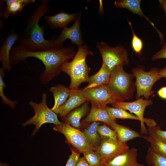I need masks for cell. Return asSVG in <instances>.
Masks as SVG:
<instances>
[{
    "mask_svg": "<svg viewBox=\"0 0 166 166\" xmlns=\"http://www.w3.org/2000/svg\"><path fill=\"white\" fill-rule=\"evenodd\" d=\"M129 147L126 143L119 140L101 139L99 146L96 151L101 155L104 164L116 156L126 151Z\"/></svg>",
    "mask_w": 166,
    "mask_h": 166,
    "instance_id": "cell-12",
    "label": "cell"
},
{
    "mask_svg": "<svg viewBox=\"0 0 166 166\" xmlns=\"http://www.w3.org/2000/svg\"><path fill=\"white\" fill-rule=\"evenodd\" d=\"M157 93L160 97L166 100V87L161 88L158 91Z\"/></svg>",
    "mask_w": 166,
    "mask_h": 166,
    "instance_id": "cell-35",
    "label": "cell"
},
{
    "mask_svg": "<svg viewBox=\"0 0 166 166\" xmlns=\"http://www.w3.org/2000/svg\"><path fill=\"white\" fill-rule=\"evenodd\" d=\"M160 6H161L164 10L166 17V0H159Z\"/></svg>",
    "mask_w": 166,
    "mask_h": 166,
    "instance_id": "cell-37",
    "label": "cell"
},
{
    "mask_svg": "<svg viewBox=\"0 0 166 166\" xmlns=\"http://www.w3.org/2000/svg\"><path fill=\"white\" fill-rule=\"evenodd\" d=\"M79 90L87 101L97 108H105L108 104H112L125 100L111 91L107 85L86 89H79Z\"/></svg>",
    "mask_w": 166,
    "mask_h": 166,
    "instance_id": "cell-6",
    "label": "cell"
},
{
    "mask_svg": "<svg viewBox=\"0 0 166 166\" xmlns=\"http://www.w3.org/2000/svg\"><path fill=\"white\" fill-rule=\"evenodd\" d=\"M145 159L149 165L166 166V157L159 154L151 146L148 150Z\"/></svg>",
    "mask_w": 166,
    "mask_h": 166,
    "instance_id": "cell-25",
    "label": "cell"
},
{
    "mask_svg": "<svg viewBox=\"0 0 166 166\" xmlns=\"http://www.w3.org/2000/svg\"><path fill=\"white\" fill-rule=\"evenodd\" d=\"M134 75L125 72L123 66L115 67L111 70L109 81L107 85L113 92L124 100L132 97L135 86L132 82Z\"/></svg>",
    "mask_w": 166,
    "mask_h": 166,
    "instance_id": "cell-4",
    "label": "cell"
},
{
    "mask_svg": "<svg viewBox=\"0 0 166 166\" xmlns=\"http://www.w3.org/2000/svg\"><path fill=\"white\" fill-rule=\"evenodd\" d=\"M70 147L71 153L69 156L65 166H76L80 158V153L70 145Z\"/></svg>",
    "mask_w": 166,
    "mask_h": 166,
    "instance_id": "cell-33",
    "label": "cell"
},
{
    "mask_svg": "<svg viewBox=\"0 0 166 166\" xmlns=\"http://www.w3.org/2000/svg\"><path fill=\"white\" fill-rule=\"evenodd\" d=\"M142 137L149 143L150 146L155 151L166 157V143L156 140L147 135H142Z\"/></svg>",
    "mask_w": 166,
    "mask_h": 166,
    "instance_id": "cell-29",
    "label": "cell"
},
{
    "mask_svg": "<svg viewBox=\"0 0 166 166\" xmlns=\"http://www.w3.org/2000/svg\"><path fill=\"white\" fill-rule=\"evenodd\" d=\"M84 157L90 166H104L101 154L96 150H89L83 153Z\"/></svg>",
    "mask_w": 166,
    "mask_h": 166,
    "instance_id": "cell-27",
    "label": "cell"
},
{
    "mask_svg": "<svg viewBox=\"0 0 166 166\" xmlns=\"http://www.w3.org/2000/svg\"><path fill=\"white\" fill-rule=\"evenodd\" d=\"M6 6L4 9L3 14L7 19L12 14H17L24 6L35 2V0H5Z\"/></svg>",
    "mask_w": 166,
    "mask_h": 166,
    "instance_id": "cell-23",
    "label": "cell"
},
{
    "mask_svg": "<svg viewBox=\"0 0 166 166\" xmlns=\"http://www.w3.org/2000/svg\"><path fill=\"white\" fill-rule=\"evenodd\" d=\"M76 52L71 46L36 51H29L16 46L11 49L10 58L13 65L17 64L21 61L26 62V59L29 57L39 59L45 66V69L39 76V80L41 83L46 84L59 75L62 65L73 58Z\"/></svg>",
    "mask_w": 166,
    "mask_h": 166,
    "instance_id": "cell-1",
    "label": "cell"
},
{
    "mask_svg": "<svg viewBox=\"0 0 166 166\" xmlns=\"http://www.w3.org/2000/svg\"><path fill=\"white\" fill-rule=\"evenodd\" d=\"M96 47L104 63L111 70L116 66L127 65L129 62L127 51L123 46H110L104 42H97Z\"/></svg>",
    "mask_w": 166,
    "mask_h": 166,
    "instance_id": "cell-8",
    "label": "cell"
},
{
    "mask_svg": "<svg viewBox=\"0 0 166 166\" xmlns=\"http://www.w3.org/2000/svg\"><path fill=\"white\" fill-rule=\"evenodd\" d=\"M108 126L104 124L98 126L97 130L101 139L118 140L116 132Z\"/></svg>",
    "mask_w": 166,
    "mask_h": 166,
    "instance_id": "cell-30",
    "label": "cell"
},
{
    "mask_svg": "<svg viewBox=\"0 0 166 166\" xmlns=\"http://www.w3.org/2000/svg\"><path fill=\"white\" fill-rule=\"evenodd\" d=\"M161 58L166 59V42L163 43L161 49L154 54L152 58L153 61Z\"/></svg>",
    "mask_w": 166,
    "mask_h": 166,
    "instance_id": "cell-34",
    "label": "cell"
},
{
    "mask_svg": "<svg viewBox=\"0 0 166 166\" xmlns=\"http://www.w3.org/2000/svg\"><path fill=\"white\" fill-rule=\"evenodd\" d=\"M87 100L81 93L79 89H71L70 96L65 102L58 109L57 114L61 118L69 113L80 106Z\"/></svg>",
    "mask_w": 166,
    "mask_h": 166,
    "instance_id": "cell-16",
    "label": "cell"
},
{
    "mask_svg": "<svg viewBox=\"0 0 166 166\" xmlns=\"http://www.w3.org/2000/svg\"><path fill=\"white\" fill-rule=\"evenodd\" d=\"M47 94L43 93L42 95V100L40 103L33 101L29 103L30 105L34 111L35 115L25 122L22 124L23 126L33 124L35 128L33 132L32 136L34 135L43 124L49 123L55 125L60 124L62 122L58 119L57 114L49 109L47 105Z\"/></svg>",
    "mask_w": 166,
    "mask_h": 166,
    "instance_id": "cell-5",
    "label": "cell"
},
{
    "mask_svg": "<svg viewBox=\"0 0 166 166\" xmlns=\"http://www.w3.org/2000/svg\"><path fill=\"white\" fill-rule=\"evenodd\" d=\"M132 72L136 78V98L138 99L144 96L146 99H148L152 93L151 90L153 85L161 78L159 70L154 67L149 71L146 72L144 71L142 66H138L133 69Z\"/></svg>",
    "mask_w": 166,
    "mask_h": 166,
    "instance_id": "cell-7",
    "label": "cell"
},
{
    "mask_svg": "<svg viewBox=\"0 0 166 166\" xmlns=\"http://www.w3.org/2000/svg\"><path fill=\"white\" fill-rule=\"evenodd\" d=\"M49 91L53 94L54 99V105L51 109L57 113L59 108L69 98L71 89L59 84L50 87Z\"/></svg>",
    "mask_w": 166,
    "mask_h": 166,
    "instance_id": "cell-21",
    "label": "cell"
},
{
    "mask_svg": "<svg viewBox=\"0 0 166 166\" xmlns=\"http://www.w3.org/2000/svg\"><path fill=\"white\" fill-rule=\"evenodd\" d=\"M0 166H10L8 164L5 163L0 162Z\"/></svg>",
    "mask_w": 166,
    "mask_h": 166,
    "instance_id": "cell-39",
    "label": "cell"
},
{
    "mask_svg": "<svg viewBox=\"0 0 166 166\" xmlns=\"http://www.w3.org/2000/svg\"><path fill=\"white\" fill-rule=\"evenodd\" d=\"M147 130L149 136L156 140L166 143V131L161 129L157 125L148 126Z\"/></svg>",
    "mask_w": 166,
    "mask_h": 166,
    "instance_id": "cell-31",
    "label": "cell"
},
{
    "mask_svg": "<svg viewBox=\"0 0 166 166\" xmlns=\"http://www.w3.org/2000/svg\"><path fill=\"white\" fill-rule=\"evenodd\" d=\"M89 101H86L80 106L72 111L61 118L64 122L76 128L79 129L81 126V120L86 115L90 110Z\"/></svg>",
    "mask_w": 166,
    "mask_h": 166,
    "instance_id": "cell-18",
    "label": "cell"
},
{
    "mask_svg": "<svg viewBox=\"0 0 166 166\" xmlns=\"http://www.w3.org/2000/svg\"><path fill=\"white\" fill-rule=\"evenodd\" d=\"M4 69L3 67L0 68V96L2 101L4 104L8 105L12 109L16 107L18 102L13 101L8 99L4 93V89L6 87V85L4 81L5 75Z\"/></svg>",
    "mask_w": 166,
    "mask_h": 166,
    "instance_id": "cell-28",
    "label": "cell"
},
{
    "mask_svg": "<svg viewBox=\"0 0 166 166\" xmlns=\"http://www.w3.org/2000/svg\"><path fill=\"white\" fill-rule=\"evenodd\" d=\"M105 107L109 114L113 118L130 119L140 121V119L136 115L128 113L124 109L111 107L108 106H106Z\"/></svg>",
    "mask_w": 166,
    "mask_h": 166,
    "instance_id": "cell-26",
    "label": "cell"
},
{
    "mask_svg": "<svg viewBox=\"0 0 166 166\" xmlns=\"http://www.w3.org/2000/svg\"><path fill=\"white\" fill-rule=\"evenodd\" d=\"M152 103L151 100L144 99L139 98L135 101L130 102L121 101L112 104L113 107L121 108L129 111L137 116L140 122V132L142 134H148L147 129L144 124L146 123L148 126L157 125L156 122L153 119L144 118V112L146 108Z\"/></svg>",
    "mask_w": 166,
    "mask_h": 166,
    "instance_id": "cell-10",
    "label": "cell"
},
{
    "mask_svg": "<svg viewBox=\"0 0 166 166\" xmlns=\"http://www.w3.org/2000/svg\"><path fill=\"white\" fill-rule=\"evenodd\" d=\"M49 1L42 0V3L27 19L25 25L18 34V46L30 51L53 48L51 40H46L44 38V26L39 25L40 20L49 9L47 5Z\"/></svg>",
    "mask_w": 166,
    "mask_h": 166,
    "instance_id": "cell-2",
    "label": "cell"
},
{
    "mask_svg": "<svg viewBox=\"0 0 166 166\" xmlns=\"http://www.w3.org/2000/svg\"><path fill=\"white\" fill-rule=\"evenodd\" d=\"M80 19L81 16L71 26L64 27L59 36L51 39L53 48L62 47L63 43L67 39L70 40L72 43L76 44L78 47L82 45L83 40L80 28Z\"/></svg>",
    "mask_w": 166,
    "mask_h": 166,
    "instance_id": "cell-11",
    "label": "cell"
},
{
    "mask_svg": "<svg viewBox=\"0 0 166 166\" xmlns=\"http://www.w3.org/2000/svg\"><path fill=\"white\" fill-rule=\"evenodd\" d=\"M160 74L161 77H166V66L159 70Z\"/></svg>",
    "mask_w": 166,
    "mask_h": 166,
    "instance_id": "cell-38",
    "label": "cell"
},
{
    "mask_svg": "<svg viewBox=\"0 0 166 166\" xmlns=\"http://www.w3.org/2000/svg\"><path fill=\"white\" fill-rule=\"evenodd\" d=\"M140 0H120L114 2V5L117 8L127 9L133 14L143 17L148 20L158 33L160 40L163 39L164 36L155 27L154 23L144 14L140 6Z\"/></svg>",
    "mask_w": 166,
    "mask_h": 166,
    "instance_id": "cell-19",
    "label": "cell"
},
{
    "mask_svg": "<svg viewBox=\"0 0 166 166\" xmlns=\"http://www.w3.org/2000/svg\"><path fill=\"white\" fill-rule=\"evenodd\" d=\"M93 52L86 45L78 47L77 50L70 62L67 61L62 65L61 71L68 75L70 78L69 88L77 89L84 82H88L90 68L86 61V58L89 54L93 55Z\"/></svg>",
    "mask_w": 166,
    "mask_h": 166,
    "instance_id": "cell-3",
    "label": "cell"
},
{
    "mask_svg": "<svg viewBox=\"0 0 166 166\" xmlns=\"http://www.w3.org/2000/svg\"><path fill=\"white\" fill-rule=\"evenodd\" d=\"M76 166H90L87 162L84 157H80L77 161Z\"/></svg>",
    "mask_w": 166,
    "mask_h": 166,
    "instance_id": "cell-36",
    "label": "cell"
},
{
    "mask_svg": "<svg viewBox=\"0 0 166 166\" xmlns=\"http://www.w3.org/2000/svg\"><path fill=\"white\" fill-rule=\"evenodd\" d=\"M18 34L12 31L5 37L3 43L0 48V61L2 67L10 72L11 69L10 61V53L13 45L17 41Z\"/></svg>",
    "mask_w": 166,
    "mask_h": 166,
    "instance_id": "cell-14",
    "label": "cell"
},
{
    "mask_svg": "<svg viewBox=\"0 0 166 166\" xmlns=\"http://www.w3.org/2000/svg\"><path fill=\"white\" fill-rule=\"evenodd\" d=\"M110 126L116 132L118 140L123 143H126L135 138L142 137V134L129 128L114 123Z\"/></svg>",
    "mask_w": 166,
    "mask_h": 166,
    "instance_id": "cell-22",
    "label": "cell"
},
{
    "mask_svg": "<svg viewBox=\"0 0 166 166\" xmlns=\"http://www.w3.org/2000/svg\"><path fill=\"white\" fill-rule=\"evenodd\" d=\"M53 129L62 133L65 137V142L71 144L80 153L89 150H96L90 145L84 132L79 129L64 122L55 125Z\"/></svg>",
    "mask_w": 166,
    "mask_h": 166,
    "instance_id": "cell-9",
    "label": "cell"
},
{
    "mask_svg": "<svg viewBox=\"0 0 166 166\" xmlns=\"http://www.w3.org/2000/svg\"><path fill=\"white\" fill-rule=\"evenodd\" d=\"M132 33V37L131 42V46L135 52L138 54H141V52L143 48V42L141 39L138 37L134 33L132 25V23L128 22Z\"/></svg>",
    "mask_w": 166,
    "mask_h": 166,
    "instance_id": "cell-32",
    "label": "cell"
},
{
    "mask_svg": "<svg viewBox=\"0 0 166 166\" xmlns=\"http://www.w3.org/2000/svg\"><path fill=\"white\" fill-rule=\"evenodd\" d=\"M105 107L97 108L91 104L89 113L81 122V126L94 122H102L109 126L116 123V119L112 118L109 115Z\"/></svg>",
    "mask_w": 166,
    "mask_h": 166,
    "instance_id": "cell-17",
    "label": "cell"
},
{
    "mask_svg": "<svg viewBox=\"0 0 166 166\" xmlns=\"http://www.w3.org/2000/svg\"><path fill=\"white\" fill-rule=\"evenodd\" d=\"M101 122H94L87 124V125L82 131L87 138L90 145L97 149L100 145L101 139L97 129Z\"/></svg>",
    "mask_w": 166,
    "mask_h": 166,
    "instance_id": "cell-24",
    "label": "cell"
},
{
    "mask_svg": "<svg viewBox=\"0 0 166 166\" xmlns=\"http://www.w3.org/2000/svg\"><path fill=\"white\" fill-rule=\"evenodd\" d=\"M137 156V149L133 147L106 162L104 166H144L138 162Z\"/></svg>",
    "mask_w": 166,
    "mask_h": 166,
    "instance_id": "cell-15",
    "label": "cell"
},
{
    "mask_svg": "<svg viewBox=\"0 0 166 166\" xmlns=\"http://www.w3.org/2000/svg\"><path fill=\"white\" fill-rule=\"evenodd\" d=\"M81 12L69 14L61 11L53 15L44 16V19L51 29L63 28L81 16Z\"/></svg>",
    "mask_w": 166,
    "mask_h": 166,
    "instance_id": "cell-13",
    "label": "cell"
},
{
    "mask_svg": "<svg viewBox=\"0 0 166 166\" xmlns=\"http://www.w3.org/2000/svg\"><path fill=\"white\" fill-rule=\"evenodd\" d=\"M111 70L104 63L96 73L89 76L88 85L84 89H86L98 86L108 85L110 77Z\"/></svg>",
    "mask_w": 166,
    "mask_h": 166,
    "instance_id": "cell-20",
    "label": "cell"
}]
</instances>
